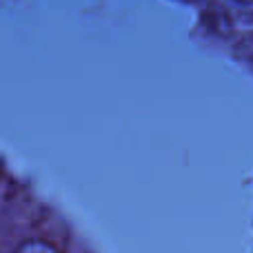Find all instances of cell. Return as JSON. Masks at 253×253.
Returning <instances> with one entry per match:
<instances>
[{
    "label": "cell",
    "mask_w": 253,
    "mask_h": 253,
    "mask_svg": "<svg viewBox=\"0 0 253 253\" xmlns=\"http://www.w3.org/2000/svg\"><path fill=\"white\" fill-rule=\"evenodd\" d=\"M11 253H60V249H56L53 245H49V242H44V240L31 238V240L20 242Z\"/></svg>",
    "instance_id": "6da1fadb"
},
{
    "label": "cell",
    "mask_w": 253,
    "mask_h": 253,
    "mask_svg": "<svg viewBox=\"0 0 253 253\" xmlns=\"http://www.w3.org/2000/svg\"><path fill=\"white\" fill-rule=\"evenodd\" d=\"M233 2H238V4H253V0H233Z\"/></svg>",
    "instance_id": "7a4b0ae2"
}]
</instances>
